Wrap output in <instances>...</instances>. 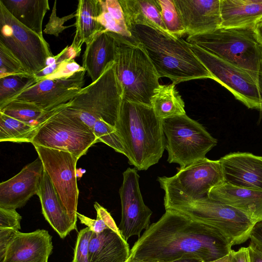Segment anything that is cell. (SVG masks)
<instances>
[{"instance_id":"d590c367","label":"cell","mask_w":262,"mask_h":262,"mask_svg":"<svg viewBox=\"0 0 262 262\" xmlns=\"http://www.w3.org/2000/svg\"><path fill=\"white\" fill-rule=\"evenodd\" d=\"M93 231L86 227L78 233L72 262H89V245Z\"/></svg>"},{"instance_id":"7dc6e473","label":"cell","mask_w":262,"mask_h":262,"mask_svg":"<svg viewBox=\"0 0 262 262\" xmlns=\"http://www.w3.org/2000/svg\"><path fill=\"white\" fill-rule=\"evenodd\" d=\"M202 261L199 259L196 258H189V259H180L173 262H202Z\"/></svg>"},{"instance_id":"83f0119b","label":"cell","mask_w":262,"mask_h":262,"mask_svg":"<svg viewBox=\"0 0 262 262\" xmlns=\"http://www.w3.org/2000/svg\"><path fill=\"white\" fill-rule=\"evenodd\" d=\"M175 85L160 84L151 97V106L161 120L186 114L184 102Z\"/></svg>"},{"instance_id":"277c9868","label":"cell","mask_w":262,"mask_h":262,"mask_svg":"<svg viewBox=\"0 0 262 262\" xmlns=\"http://www.w3.org/2000/svg\"><path fill=\"white\" fill-rule=\"evenodd\" d=\"M187 41L245 72L262 86V46L253 28H221L211 33L188 36Z\"/></svg>"},{"instance_id":"74e56055","label":"cell","mask_w":262,"mask_h":262,"mask_svg":"<svg viewBox=\"0 0 262 262\" xmlns=\"http://www.w3.org/2000/svg\"><path fill=\"white\" fill-rule=\"evenodd\" d=\"M21 215L16 209L0 208V228H10L19 230Z\"/></svg>"},{"instance_id":"4dcf8cb0","label":"cell","mask_w":262,"mask_h":262,"mask_svg":"<svg viewBox=\"0 0 262 262\" xmlns=\"http://www.w3.org/2000/svg\"><path fill=\"white\" fill-rule=\"evenodd\" d=\"M40 126H35L0 113V142L32 143Z\"/></svg>"},{"instance_id":"4316f807","label":"cell","mask_w":262,"mask_h":262,"mask_svg":"<svg viewBox=\"0 0 262 262\" xmlns=\"http://www.w3.org/2000/svg\"><path fill=\"white\" fill-rule=\"evenodd\" d=\"M119 1L128 28L136 25H144L167 32L155 0Z\"/></svg>"},{"instance_id":"2e32d148","label":"cell","mask_w":262,"mask_h":262,"mask_svg":"<svg viewBox=\"0 0 262 262\" xmlns=\"http://www.w3.org/2000/svg\"><path fill=\"white\" fill-rule=\"evenodd\" d=\"M44 167L38 157L13 177L0 184V208L16 209L37 194Z\"/></svg>"},{"instance_id":"9a60e30c","label":"cell","mask_w":262,"mask_h":262,"mask_svg":"<svg viewBox=\"0 0 262 262\" xmlns=\"http://www.w3.org/2000/svg\"><path fill=\"white\" fill-rule=\"evenodd\" d=\"M85 72L83 69L68 77L41 80L12 100L30 102L43 111H51L69 102L80 91Z\"/></svg>"},{"instance_id":"e575fe53","label":"cell","mask_w":262,"mask_h":262,"mask_svg":"<svg viewBox=\"0 0 262 262\" xmlns=\"http://www.w3.org/2000/svg\"><path fill=\"white\" fill-rule=\"evenodd\" d=\"M15 74H31L26 70L18 59L0 42V78Z\"/></svg>"},{"instance_id":"484cf974","label":"cell","mask_w":262,"mask_h":262,"mask_svg":"<svg viewBox=\"0 0 262 262\" xmlns=\"http://www.w3.org/2000/svg\"><path fill=\"white\" fill-rule=\"evenodd\" d=\"M0 3L18 21L43 36L42 22L50 9L48 0H0Z\"/></svg>"},{"instance_id":"ba28073f","label":"cell","mask_w":262,"mask_h":262,"mask_svg":"<svg viewBox=\"0 0 262 262\" xmlns=\"http://www.w3.org/2000/svg\"><path fill=\"white\" fill-rule=\"evenodd\" d=\"M162 125L166 138L167 161L178 164L180 169L205 158L217 143L202 124L186 114L162 119Z\"/></svg>"},{"instance_id":"60d3db41","label":"cell","mask_w":262,"mask_h":262,"mask_svg":"<svg viewBox=\"0 0 262 262\" xmlns=\"http://www.w3.org/2000/svg\"><path fill=\"white\" fill-rule=\"evenodd\" d=\"M94 206L97 212V216L99 217L104 222L108 228L122 235L118 227L107 210L97 202L95 203Z\"/></svg>"},{"instance_id":"c3c4849f","label":"cell","mask_w":262,"mask_h":262,"mask_svg":"<svg viewBox=\"0 0 262 262\" xmlns=\"http://www.w3.org/2000/svg\"><path fill=\"white\" fill-rule=\"evenodd\" d=\"M126 262H139V261H135V260H132V261L127 260Z\"/></svg>"},{"instance_id":"8d00e7d4","label":"cell","mask_w":262,"mask_h":262,"mask_svg":"<svg viewBox=\"0 0 262 262\" xmlns=\"http://www.w3.org/2000/svg\"><path fill=\"white\" fill-rule=\"evenodd\" d=\"M75 17L76 13H73L62 17L57 16L56 14V1H55L49 21L47 24L43 32L47 34L58 37L59 34L64 30L72 26H74V24L68 26H64L63 25L66 21Z\"/></svg>"},{"instance_id":"3957f363","label":"cell","mask_w":262,"mask_h":262,"mask_svg":"<svg viewBox=\"0 0 262 262\" xmlns=\"http://www.w3.org/2000/svg\"><path fill=\"white\" fill-rule=\"evenodd\" d=\"M133 38L145 50L160 78L181 82L212 77L182 37L155 27L136 25L128 28Z\"/></svg>"},{"instance_id":"f6af8a7d","label":"cell","mask_w":262,"mask_h":262,"mask_svg":"<svg viewBox=\"0 0 262 262\" xmlns=\"http://www.w3.org/2000/svg\"><path fill=\"white\" fill-rule=\"evenodd\" d=\"M253 29L257 41L262 46V22L258 23Z\"/></svg>"},{"instance_id":"cb8c5ba5","label":"cell","mask_w":262,"mask_h":262,"mask_svg":"<svg viewBox=\"0 0 262 262\" xmlns=\"http://www.w3.org/2000/svg\"><path fill=\"white\" fill-rule=\"evenodd\" d=\"M221 28H254L262 21V0H221Z\"/></svg>"},{"instance_id":"ac0fdd59","label":"cell","mask_w":262,"mask_h":262,"mask_svg":"<svg viewBox=\"0 0 262 262\" xmlns=\"http://www.w3.org/2000/svg\"><path fill=\"white\" fill-rule=\"evenodd\" d=\"M219 161L225 183L262 190V157L236 152L224 156Z\"/></svg>"},{"instance_id":"7a4b0ae2","label":"cell","mask_w":262,"mask_h":262,"mask_svg":"<svg viewBox=\"0 0 262 262\" xmlns=\"http://www.w3.org/2000/svg\"><path fill=\"white\" fill-rule=\"evenodd\" d=\"M128 163L146 170L158 163L166 146L162 120L148 105L123 99L115 126Z\"/></svg>"},{"instance_id":"681fc988","label":"cell","mask_w":262,"mask_h":262,"mask_svg":"<svg viewBox=\"0 0 262 262\" xmlns=\"http://www.w3.org/2000/svg\"><path fill=\"white\" fill-rule=\"evenodd\" d=\"M261 22H262V21H261Z\"/></svg>"},{"instance_id":"bcb514c9","label":"cell","mask_w":262,"mask_h":262,"mask_svg":"<svg viewBox=\"0 0 262 262\" xmlns=\"http://www.w3.org/2000/svg\"><path fill=\"white\" fill-rule=\"evenodd\" d=\"M204 262V261H202ZM209 262H231V252L227 255L220 259Z\"/></svg>"},{"instance_id":"e0dca14e","label":"cell","mask_w":262,"mask_h":262,"mask_svg":"<svg viewBox=\"0 0 262 262\" xmlns=\"http://www.w3.org/2000/svg\"><path fill=\"white\" fill-rule=\"evenodd\" d=\"M188 36L221 28V0H173Z\"/></svg>"},{"instance_id":"4fadbf2b","label":"cell","mask_w":262,"mask_h":262,"mask_svg":"<svg viewBox=\"0 0 262 262\" xmlns=\"http://www.w3.org/2000/svg\"><path fill=\"white\" fill-rule=\"evenodd\" d=\"M34 147L62 204L76 224L79 190L76 166L78 159L67 151Z\"/></svg>"},{"instance_id":"9c48e42d","label":"cell","mask_w":262,"mask_h":262,"mask_svg":"<svg viewBox=\"0 0 262 262\" xmlns=\"http://www.w3.org/2000/svg\"><path fill=\"white\" fill-rule=\"evenodd\" d=\"M66 104L41 124L31 143L68 152L79 159L99 141L88 125L65 108Z\"/></svg>"},{"instance_id":"7c38bea8","label":"cell","mask_w":262,"mask_h":262,"mask_svg":"<svg viewBox=\"0 0 262 262\" xmlns=\"http://www.w3.org/2000/svg\"><path fill=\"white\" fill-rule=\"evenodd\" d=\"M190 48L213 80L248 108L262 112V86L250 75L197 46L190 44Z\"/></svg>"},{"instance_id":"ffe728a7","label":"cell","mask_w":262,"mask_h":262,"mask_svg":"<svg viewBox=\"0 0 262 262\" xmlns=\"http://www.w3.org/2000/svg\"><path fill=\"white\" fill-rule=\"evenodd\" d=\"M37 195L44 217L60 238L77 228L62 204L51 179L44 170Z\"/></svg>"},{"instance_id":"d6a6232c","label":"cell","mask_w":262,"mask_h":262,"mask_svg":"<svg viewBox=\"0 0 262 262\" xmlns=\"http://www.w3.org/2000/svg\"><path fill=\"white\" fill-rule=\"evenodd\" d=\"M155 1L167 32L181 37L186 34L185 27L173 0Z\"/></svg>"},{"instance_id":"1f68e13d","label":"cell","mask_w":262,"mask_h":262,"mask_svg":"<svg viewBox=\"0 0 262 262\" xmlns=\"http://www.w3.org/2000/svg\"><path fill=\"white\" fill-rule=\"evenodd\" d=\"M37 82L35 75L15 74L0 78V109Z\"/></svg>"},{"instance_id":"5bb4252c","label":"cell","mask_w":262,"mask_h":262,"mask_svg":"<svg viewBox=\"0 0 262 262\" xmlns=\"http://www.w3.org/2000/svg\"><path fill=\"white\" fill-rule=\"evenodd\" d=\"M119 194L121 220L118 227L127 242L131 236L140 237L141 231L150 226L151 210L144 204L140 190L139 176L135 168H128L123 173Z\"/></svg>"},{"instance_id":"b9f144b4","label":"cell","mask_w":262,"mask_h":262,"mask_svg":"<svg viewBox=\"0 0 262 262\" xmlns=\"http://www.w3.org/2000/svg\"><path fill=\"white\" fill-rule=\"evenodd\" d=\"M249 238L262 249V221L256 222L252 229Z\"/></svg>"},{"instance_id":"8fae6325","label":"cell","mask_w":262,"mask_h":262,"mask_svg":"<svg viewBox=\"0 0 262 262\" xmlns=\"http://www.w3.org/2000/svg\"><path fill=\"white\" fill-rule=\"evenodd\" d=\"M174 210L214 227L224 235L231 246L247 241L257 222L241 210L208 196Z\"/></svg>"},{"instance_id":"44dd1931","label":"cell","mask_w":262,"mask_h":262,"mask_svg":"<svg viewBox=\"0 0 262 262\" xmlns=\"http://www.w3.org/2000/svg\"><path fill=\"white\" fill-rule=\"evenodd\" d=\"M85 44L82 67L93 82L100 77L108 64L114 61L115 34L103 30L97 33Z\"/></svg>"},{"instance_id":"5b68a950","label":"cell","mask_w":262,"mask_h":262,"mask_svg":"<svg viewBox=\"0 0 262 262\" xmlns=\"http://www.w3.org/2000/svg\"><path fill=\"white\" fill-rule=\"evenodd\" d=\"M115 34L114 68L123 99L151 106V97L160 85L154 64L144 48L134 38Z\"/></svg>"},{"instance_id":"8992f818","label":"cell","mask_w":262,"mask_h":262,"mask_svg":"<svg viewBox=\"0 0 262 262\" xmlns=\"http://www.w3.org/2000/svg\"><path fill=\"white\" fill-rule=\"evenodd\" d=\"M122 100V89L113 61L98 79L82 88L65 108L92 130L95 123L101 121L115 127Z\"/></svg>"},{"instance_id":"52a82bcc","label":"cell","mask_w":262,"mask_h":262,"mask_svg":"<svg viewBox=\"0 0 262 262\" xmlns=\"http://www.w3.org/2000/svg\"><path fill=\"white\" fill-rule=\"evenodd\" d=\"M157 180L165 192V210L176 209L207 197L212 188L225 182L219 160L207 158L179 168L173 176L158 177Z\"/></svg>"},{"instance_id":"30bf717a","label":"cell","mask_w":262,"mask_h":262,"mask_svg":"<svg viewBox=\"0 0 262 262\" xmlns=\"http://www.w3.org/2000/svg\"><path fill=\"white\" fill-rule=\"evenodd\" d=\"M0 42L33 75L46 67L48 58L54 56L43 37L18 21L1 3Z\"/></svg>"},{"instance_id":"836d02e7","label":"cell","mask_w":262,"mask_h":262,"mask_svg":"<svg viewBox=\"0 0 262 262\" xmlns=\"http://www.w3.org/2000/svg\"><path fill=\"white\" fill-rule=\"evenodd\" d=\"M71 46H67L58 54L48 58L47 66L42 71L35 75L37 82L49 79L68 61L79 56Z\"/></svg>"},{"instance_id":"7402d4cb","label":"cell","mask_w":262,"mask_h":262,"mask_svg":"<svg viewBox=\"0 0 262 262\" xmlns=\"http://www.w3.org/2000/svg\"><path fill=\"white\" fill-rule=\"evenodd\" d=\"M208 196L247 214L257 222L262 221V190L224 182L212 188Z\"/></svg>"},{"instance_id":"ee69618b","label":"cell","mask_w":262,"mask_h":262,"mask_svg":"<svg viewBox=\"0 0 262 262\" xmlns=\"http://www.w3.org/2000/svg\"><path fill=\"white\" fill-rule=\"evenodd\" d=\"M248 248L250 262H262V249L252 242H250Z\"/></svg>"},{"instance_id":"f546056e","label":"cell","mask_w":262,"mask_h":262,"mask_svg":"<svg viewBox=\"0 0 262 262\" xmlns=\"http://www.w3.org/2000/svg\"><path fill=\"white\" fill-rule=\"evenodd\" d=\"M43 111L36 105L26 101L14 100L0 109V113L28 124L40 126L57 110Z\"/></svg>"},{"instance_id":"d4e9b609","label":"cell","mask_w":262,"mask_h":262,"mask_svg":"<svg viewBox=\"0 0 262 262\" xmlns=\"http://www.w3.org/2000/svg\"><path fill=\"white\" fill-rule=\"evenodd\" d=\"M100 0H79L76 11L75 33L72 47L79 54L81 46L97 33L104 30L98 21Z\"/></svg>"},{"instance_id":"7bdbcfd3","label":"cell","mask_w":262,"mask_h":262,"mask_svg":"<svg viewBox=\"0 0 262 262\" xmlns=\"http://www.w3.org/2000/svg\"><path fill=\"white\" fill-rule=\"evenodd\" d=\"M231 262H250L249 249L242 247L237 251H231Z\"/></svg>"},{"instance_id":"f35d334b","label":"cell","mask_w":262,"mask_h":262,"mask_svg":"<svg viewBox=\"0 0 262 262\" xmlns=\"http://www.w3.org/2000/svg\"><path fill=\"white\" fill-rule=\"evenodd\" d=\"M18 230L10 228H0V262H3L7 248Z\"/></svg>"},{"instance_id":"ab89813d","label":"cell","mask_w":262,"mask_h":262,"mask_svg":"<svg viewBox=\"0 0 262 262\" xmlns=\"http://www.w3.org/2000/svg\"><path fill=\"white\" fill-rule=\"evenodd\" d=\"M77 216L81 224L86 225L93 232L100 233L108 229L104 222L98 216L95 220L92 219L78 212Z\"/></svg>"},{"instance_id":"603a6c76","label":"cell","mask_w":262,"mask_h":262,"mask_svg":"<svg viewBox=\"0 0 262 262\" xmlns=\"http://www.w3.org/2000/svg\"><path fill=\"white\" fill-rule=\"evenodd\" d=\"M129 246L122 235L110 229L93 232L89 245V262H126Z\"/></svg>"},{"instance_id":"d6986e66","label":"cell","mask_w":262,"mask_h":262,"mask_svg":"<svg viewBox=\"0 0 262 262\" xmlns=\"http://www.w3.org/2000/svg\"><path fill=\"white\" fill-rule=\"evenodd\" d=\"M53 248L52 236L47 230L18 231L9 244L3 262H48Z\"/></svg>"},{"instance_id":"6da1fadb","label":"cell","mask_w":262,"mask_h":262,"mask_svg":"<svg viewBox=\"0 0 262 262\" xmlns=\"http://www.w3.org/2000/svg\"><path fill=\"white\" fill-rule=\"evenodd\" d=\"M135 243L127 260L173 262L196 258L213 261L228 255L231 245L219 230L174 210H165Z\"/></svg>"},{"instance_id":"f1b7e54d","label":"cell","mask_w":262,"mask_h":262,"mask_svg":"<svg viewBox=\"0 0 262 262\" xmlns=\"http://www.w3.org/2000/svg\"><path fill=\"white\" fill-rule=\"evenodd\" d=\"M98 21L104 30L127 39H133L119 0H100Z\"/></svg>"}]
</instances>
